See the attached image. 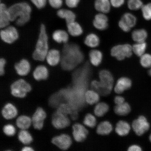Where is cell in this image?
Masks as SVG:
<instances>
[{
  "instance_id": "cell-49",
  "label": "cell",
  "mask_w": 151,
  "mask_h": 151,
  "mask_svg": "<svg viewBox=\"0 0 151 151\" xmlns=\"http://www.w3.org/2000/svg\"><path fill=\"white\" fill-rule=\"evenodd\" d=\"M114 102L116 105L121 104L124 102V99L121 96H117L114 99Z\"/></svg>"
},
{
  "instance_id": "cell-27",
  "label": "cell",
  "mask_w": 151,
  "mask_h": 151,
  "mask_svg": "<svg viewBox=\"0 0 151 151\" xmlns=\"http://www.w3.org/2000/svg\"><path fill=\"white\" fill-rule=\"evenodd\" d=\"M147 37L148 33L146 30L143 29L134 30L132 34V39L137 42H145Z\"/></svg>"
},
{
  "instance_id": "cell-54",
  "label": "cell",
  "mask_w": 151,
  "mask_h": 151,
  "mask_svg": "<svg viewBox=\"0 0 151 151\" xmlns=\"http://www.w3.org/2000/svg\"><path fill=\"white\" fill-rule=\"evenodd\" d=\"M148 73L149 76L151 77V67L150 68V69L149 70Z\"/></svg>"
},
{
  "instance_id": "cell-16",
  "label": "cell",
  "mask_w": 151,
  "mask_h": 151,
  "mask_svg": "<svg viewBox=\"0 0 151 151\" xmlns=\"http://www.w3.org/2000/svg\"><path fill=\"white\" fill-rule=\"evenodd\" d=\"M11 22L8 8L4 4H0V28L1 29L9 25Z\"/></svg>"
},
{
  "instance_id": "cell-43",
  "label": "cell",
  "mask_w": 151,
  "mask_h": 151,
  "mask_svg": "<svg viewBox=\"0 0 151 151\" xmlns=\"http://www.w3.org/2000/svg\"><path fill=\"white\" fill-rule=\"evenodd\" d=\"M37 8L42 9L45 6L47 3V0H30Z\"/></svg>"
},
{
  "instance_id": "cell-33",
  "label": "cell",
  "mask_w": 151,
  "mask_h": 151,
  "mask_svg": "<svg viewBox=\"0 0 151 151\" xmlns=\"http://www.w3.org/2000/svg\"><path fill=\"white\" fill-rule=\"evenodd\" d=\"M109 106L107 104L101 102L98 103L94 108V113L98 117H102L108 112Z\"/></svg>"
},
{
  "instance_id": "cell-35",
  "label": "cell",
  "mask_w": 151,
  "mask_h": 151,
  "mask_svg": "<svg viewBox=\"0 0 151 151\" xmlns=\"http://www.w3.org/2000/svg\"><path fill=\"white\" fill-rule=\"evenodd\" d=\"M147 47V43L145 42H137L132 47L133 51L137 56L141 57L145 54Z\"/></svg>"
},
{
  "instance_id": "cell-46",
  "label": "cell",
  "mask_w": 151,
  "mask_h": 151,
  "mask_svg": "<svg viewBox=\"0 0 151 151\" xmlns=\"http://www.w3.org/2000/svg\"><path fill=\"white\" fill-rule=\"evenodd\" d=\"M80 0H65L67 6L70 8H74L78 6Z\"/></svg>"
},
{
  "instance_id": "cell-37",
  "label": "cell",
  "mask_w": 151,
  "mask_h": 151,
  "mask_svg": "<svg viewBox=\"0 0 151 151\" xmlns=\"http://www.w3.org/2000/svg\"><path fill=\"white\" fill-rule=\"evenodd\" d=\"M84 124L85 125L90 128H93L97 124V120L95 117L91 114L86 115L84 119Z\"/></svg>"
},
{
  "instance_id": "cell-20",
  "label": "cell",
  "mask_w": 151,
  "mask_h": 151,
  "mask_svg": "<svg viewBox=\"0 0 151 151\" xmlns=\"http://www.w3.org/2000/svg\"><path fill=\"white\" fill-rule=\"evenodd\" d=\"M1 114L3 117L6 119H11L16 116L17 111L12 104L7 103L2 109Z\"/></svg>"
},
{
  "instance_id": "cell-50",
  "label": "cell",
  "mask_w": 151,
  "mask_h": 151,
  "mask_svg": "<svg viewBox=\"0 0 151 151\" xmlns=\"http://www.w3.org/2000/svg\"><path fill=\"white\" fill-rule=\"evenodd\" d=\"M142 150L140 146L137 145H132L128 149V150L130 151H142Z\"/></svg>"
},
{
  "instance_id": "cell-3",
  "label": "cell",
  "mask_w": 151,
  "mask_h": 151,
  "mask_svg": "<svg viewBox=\"0 0 151 151\" xmlns=\"http://www.w3.org/2000/svg\"><path fill=\"white\" fill-rule=\"evenodd\" d=\"M46 26L42 24L40 27L38 37L32 55L33 60L37 61H45L49 50Z\"/></svg>"
},
{
  "instance_id": "cell-23",
  "label": "cell",
  "mask_w": 151,
  "mask_h": 151,
  "mask_svg": "<svg viewBox=\"0 0 151 151\" xmlns=\"http://www.w3.org/2000/svg\"><path fill=\"white\" fill-rule=\"evenodd\" d=\"M111 5L110 0H96L94 3L96 10L105 14L110 11Z\"/></svg>"
},
{
  "instance_id": "cell-30",
  "label": "cell",
  "mask_w": 151,
  "mask_h": 151,
  "mask_svg": "<svg viewBox=\"0 0 151 151\" xmlns=\"http://www.w3.org/2000/svg\"><path fill=\"white\" fill-rule=\"evenodd\" d=\"M100 42L99 37L94 33H90L85 39V44L91 48H95L99 46Z\"/></svg>"
},
{
  "instance_id": "cell-9",
  "label": "cell",
  "mask_w": 151,
  "mask_h": 151,
  "mask_svg": "<svg viewBox=\"0 0 151 151\" xmlns=\"http://www.w3.org/2000/svg\"><path fill=\"white\" fill-rule=\"evenodd\" d=\"M52 142L61 150H66L71 146L72 140L69 135L62 134L53 138Z\"/></svg>"
},
{
  "instance_id": "cell-36",
  "label": "cell",
  "mask_w": 151,
  "mask_h": 151,
  "mask_svg": "<svg viewBox=\"0 0 151 151\" xmlns=\"http://www.w3.org/2000/svg\"><path fill=\"white\" fill-rule=\"evenodd\" d=\"M121 19L131 28L134 27L137 24L136 17L131 13H125L123 15Z\"/></svg>"
},
{
  "instance_id": "cell-51",
  "label": "cell",
  "mask_w": 151,
  "mask_h": 151,
  "mask_svg": "<svg viewBox=\"0 0 151 151\" xmlns=\"http://www.w3.org/2000/svg\"><path fill=\"white\" fill-rule=\"evenodd\" d=\"M71 117L73 120H76L78 118V113L76 111H72V112L70 114Z\"/></svg>"
},
{
  "instance_id": "cell-29",
  "label": "cell",
  "mask_w": 151,
  "mask_h": 151,
  "mask_svg": "<svg viewBox=\"0 0 151 151\" xmlns=\"http://www.w3.org/2000/svg\"><path fill=\"white\" fill-rule=\"evenodd\" d=\"M32 123L31 119L25 116H19L17 119L16 124L17 126L21 129L26 130L29 128Z\"/></svg>"
},
{
  "instance_id": "cell-2",
  "label": "cell",
  "mask_w": 151,
  "mask_h": 151,
  "mask_svg": "<svg viewBox=\"0 0 151 151\" xmlns=\"http://www.w3.org/2000/svg\"><path fill=\"white\" fill-rule=\"evenodd\" d=\"M8 9L11 22H15L17 26H23L31 19V7L26 2L15 3Z\"/></svg>"
},
{
  "instance_id": "cell-44",
  "label": "cell",
  "mask_w": 151,
  "mask_h": 151,
  "mask_svg": "<svg viewBox=\"0 0 151 151\" xmlns=\"http://www.w3.org/2000/svg\"><path fill=\"white\" fill-rule=\"evenodd\" d=\"M49 4L53 8L59 9L63 4V0H48Z\"/></svg>"
},
{
  "instance_id": "cell-28",
  "label": "cell",
  "mask_w": 151,
  "mask_h": 151,
  "mask_svg": "<svg viewBox=\"0 0 151 151\" xmlns=\"http://www.w3.org/2000/svg\"><path fill=\"white\" fill-rule=\"evenodd\" d=\"M112 129V126L110 122L108 121H104L100 123L98 125L97 132L100 135H107L111 133Z\"/></svg>"
},
{
  "instance_id": "cell-14",
  "label": "cell",
  "mask_w": 151,
  "mask_h": 151,
  "mask_svg": "<svg viewBox=\"0 0 151 151\" xmlns=\"http://www.w3.org/2000/svg\"><path fill=\"white\" fill-rule=\"evenodd\" d=\"M61 58V54L59 51L52 49L49 50L45 60L49 65L54 67L60 63Z\"/></svg>"
},
{
  "instance_id": "cell-24",
  "label": "cell",
  "mask_w": 151,
  "mask_h": 151,
  "mask_svg": "<svg viewBox=\"0 0 151 151\" xmlns=\"http://www.w3.org/2000/svg\"><path fill=\"white\" fill-rule=\"evenodd\" d=\"M131 127L128 122L124 121H120L116 124V131L120 136H125L128 134Z\"/></svg>"
},
{
  "instance_id": "cell-13",
  "label": "cell",
  "mask_w": 151,
  "mask_h": 151,
  "mask_svg": "<svg viewBox=\"0 0 151 151\" xmlns=\"http://www.w3.org/2000/svg\"><path fill=\"white\" fill-rule=\"evenodd\" d=\"M14 69L19 75L25 76L31 70V64L27 60L23 58L15 64Z\"/></svg>"
},
{
  "instance_id": "cell-40",
  "label": "cell",
  "mask_w": 151,
  "mask_h": 151,
  "mask_svg": "<svg viewBox=\"0 0 151 151\" xmlns=\"http://www.w3.org/2000/svg\"><path fill=\"white\" fill-rule=\"evenodd\" d=\"M143 17L145 20H151V3L143 5L141 8Z\"/></svg>"
},
{
  "instance_id": "cell-22",
  "label": "cell",
  "mask_w": 151,
  "mask_h": 151,
  "mask_svg": "<svg viewBox=\"0 0 151 151\" xmlns=\"http://www.w3.org/2000/svg\"><path fill=\"white\" fill-rule=\"evenodd\" d=\"M67 24L68 33L72 36L77 37L82 35V28L78 22L74 21Z\"/></svg>"
},
{
  "instance_id": "cell-6",
  "label": "cell",
  "mask_w": 151,
  "mask_h": 151,
  "mask_svg": "<svg viewBox=\"0 0 151 151\" xmlns=\"http://www.w3.org/2000/svg\"><path fill=\"white\" fill-rule=\"evenodd\" d=\"M133 49L129 44L119 45L113 47L111 51V55L116 59L122 61L126 58H130L132 55Z\"/></svg>"
},
{
  "instance_id": "cell-41",
  "label": "cell",
  "mask_w": 151,
  "mask_h": 151,
  "mask_svg": "<svg viewBox=\"0 0 151 151\" xmlns=\"http://www.w3.org/2000/svg\"><path fill=\"white\" fill-rule=\"evenodd\" d=\"M72 110L69 105L62 104L58 107L56 112L68 116V115H70Z\"/></svg>"
},
{
  "instance_id": "cell-42",
  "label": "cell",
  "mask_w": 151,
  "mask_h": 151,
  "mask_svg": "<svg viewBox=\"0 0 151 151\" xmlns=\"http://www.w3.org/2000/svg\"><path fill=\"white\" fill-rule=\"evenodd\" d=\"M3 131L8 136H12L16 133V129L12 124H7L3 128Z\"/></svg>"
},
{
  "instance_id": "cell-7",
  "label": "cell",
  "mask_w": 151,
  "mask_h": 151,
  "mask_svg": "<svg viewBox=\"0 0 151 151\" xmlns=\"http://www.w3.org/2000/svg\"><path fill=\"white\" fill-rule=\"evenodd\" d=\"M1 39L7 44H11L17 40L19 34L17 29L14 26L9 25L2 28L0 32Z\"/></svg>"
},
{
  "instance_id": "cell-17",
  "label": "cell",
  "mask_w": 151,
  "mask_h": 151,
  "mask_svg": "<svg viewBox=\"0 0 151 151\" xmlns=\"http://www.w3.org/2000/svg\"><path fill=\"white\" fill-rule=\"evenodd\" d=\"M132 86V82L129 78L122 77L119 79L114 88L116 93L121 94L126 90L129 89Z\"/></svg>"
},
{
  "instance_id": "cell-34",
  "label": "cell",
  "mask_w": 151,
  "mask_h": 151,
  "mask_svg": "<svg viewBox=\"0 0 151 151\" xmlns=\"http://www.w3.org/2000/svg\"><path fill=\"white\" fill-rule=\"evenodd\" d=\"M19 140L24 145L29 144L33 141L30 133L25 130H22L18 134Z\"/></svg>"
},
{
  "instance_id": "cell-4",
  "label": "cell",
  "mask_w": 151,
  "mask_h": 151,
  "mask_svg": "<svg viewBox=\"0 0 151 151\" xmlns=\"http://www.w3.org/2000/svg\"><path fill=\"white\" fill-rule=\"evenodd\" d=\"M31 86L23 79H19L15 81L11 86V93L14 97L24 98L28 92L31 91Z\"/></svg>"
},
{
  "instance_id": "cell-38",
  "label": "cell",
  "mask_w": 151,
  "mask_h": 151,
  "mask_svg": "<svg viewBox=\"0 0 151 151\" xmlns=\"http://www.w3.org/2000/svg\"><path fill=\"white\" fill-rule=\"evenodd\" d=\"M141 0H128L127 5L128 8L131 10H137L141 9L143 6Z\"/></svg>"
},
{
  "instance_id": "cell-31",
  "label": "cell",
  "mask_w": 151,
  "mask_h": 151,
  "mask_svg": "<svg viewBox=\"0 0 151 151\" xmlns=\"http://www.w3.org/2000/svg\"><path fill=\"white\" fill-rule=\"evenodd\" d=\"M114 110L116 114L124 116L128 115L131 112V107L129 104L124 102L121 104L116 105L114 107Z\"/></svg>"
},
{
  "instance_id": "cell-1",
  "label": "cell",
  "mask_w": 151,
  "mask_h": 151,
  "mask_svg": "<svg viewBox=\"0 0 151 151\" xmlns=\"http://www.w3.org/2000/svg\"><path fill=\"white\" fill-rule=\"evenodd\" d=\"M61 61L62 69L69 71L75 69L82 63L84 59V55L79 45L74 43H67L62 49Z\"/></svg>"
},
{
  "instance_id": "cell-8",
  "label": "cell",
  "mask_w": 151,
  "mask_h": 151,
  "mask_svg": "<svg viewBox=\"0 0 151 151\" xmlns=\"http://www.w3.org/2000/svg\"><path fill=\"white\" fill-rule=\"evenodd\" d=\"M53 126L57 129H63L69 126L70 121L67 116L57 112L53 115L52 118Z\"/></svg>"
},
{
  "instance_id": "cell-11",
  "label": "cell",
  "mask_w": 151,
  "mask_h": 151,
  "mask_svg": "<svg viewBox=\"0 0 151 151\" xmlns=\"http://www.w3.org/2000/svg\"><path fill=\"white\" fill-rule=\"evenodd\" d=\"M73 136L75 141L81 142L86 139L88 134V130L80 124H76L73 126Z\"/></svg>"
},
{
  "instance_id": "cell-47",
  "label": "cell",
  "mask_w": 151,
  "mask_h": 151,
  "mask_svg": "<svg viewBox=\"0 0 151 151\" xmlns=\"http://www.w3.org/2000/svg\"><path fill=\"white\" fill-rule=\"evenodd\" d=\"M111 5L115 8L122 6L124 4L125 0H110Z\"/></svg>"
},
{
  "instance_id": "cell-5",
  "label": "cell",
  "mask_w": 151,
  "mask_h": 151,
  "mask_svg": "<svg viewBox=\"0 0 151 151\" xmlns=\"http://www.w3.org/2000/svg\"><path fill=\"white\" fill-rule=\"evenodd\" d=\"M132 127L136 134L142 137L150 131L151 125L147 117L141 115L133 121Z\"/></svg>"
},
{
  "instance_id": "cell-15",
  "label": "cell",
  "mask_w": 151,
  "mask_h": 151,
  "mask_svg": "<svg viewBox=\"0 0 151 151\" xmlns=\"http://www.w3.org/2000/svg\"><path fill=\"white\" fill-rule=\"evenodd\" d=\"M108 18L104 13H101L96 15L93 21V25L97 29L103 31L108 27Z\"/></svg>"
},
{
  "instance_id": "cell-19",
  "label": "cell",
  "mask_w": 151,
  "mask_h": 151,
  "mask_svg": "<svg viewBox=\"0 0 151 151\" xmlns=\"http://www.w3.org/2000/svg\"><path fill=\"white\" fill-rule=\"evenodd\" d=\"M52 38L55 42L58 43H68L69 40V33L63 29H57L53 32Z\"/></svg>"
},
{
  "instance_id": "cell-48",
  "label": "cell",
  "mask_w": 151,
  "mask_h": 151,
  "mask_svg": "<svg viewBox=\"0 0 151 151\" xmlns=\"http://www.w3.org/2000/svg\"><path fill=\"white\" fill-rule=\"evenodd\" d=\"M6 60L4 58L0 59V75L3 76L5 73V67L6 65Z\"/></svg>"
},
{
  "instance_id": "cell-25",
  "label": "cell",
  "mask_w": 151,
  "mask_h": 151,
  "mask_svg": "<svg viewBox=\"0 0 151 151\" xmlns=\"http://www.w3.org/2000/svg\"><path fill=\"white\" fill-rule=\"evenodd\" d=\"M89 56L91 63L94 66L99 65L102 61L103 55L99 50H95L91 51Z\"/></svg>"
},
{
  "instance_id": "cell-39",
  "label": "cell",
  "mask_w": 151,
  "mask_h": 151,
  "mask_svg": "<svg viewBox=\"0 0 151 151\" xmlns=\"http://www.w3.org/2000/svg\"><path fill=\"white\" fill-rule=\"evenodd\" d=\"M140 63L142 67L146 68L151 67V55L144 54L140 57Z\"/></svg>"
},
{
  "instance_id": "cell-52",
  "label": "cell",
  "mask_w": 151,
  "mask_h": 151,
  "mask_svg": "<svg viewBox=\"0 0 151 151\" xmlns=\"http://www.w3.org/2000/svg\"><path fill=\"white\" fill-rule=\"evenodd\" d=\"M34 150L32 148L29 147H24L22 150V151H33Z\"/></svg>"
},
{
  "instance_id": "cell-45",
  "label": "cell",
  "mask_w": 151,
  "mask_h": 151,
  "mask_svg": "<svg viewBox=\"0 0 151 151\" xmlns=\"http://www.w3.org/2000/svg\"><path fill=\"white\" fill-rule=\"evenodd\" d=\"M119 26L123 31L126 32H128L130 31L131 28L127 25L122 19L119 22Z\"/></svg>"
},
{
  "instance_id": "cell-32",
  "label": "cell",
  "mask_w": 151,
  "mask_h": 151,
  "mask_svg": "<svg viewBox=\"0 0 151 151\" xmlns=\"http://www.w3.org/2000/svg\"><path fill=\"white\" fill-rule=\"evenodd\" d=\"M85 97L86 102L90 105L97 103L100 99L99 94L92 90L88 91L85 94Z\"/></svg>"
},
{
  "instance_id": "cell-53",
  "label": "cell",
  "mask_w": 151,
  "mask_h": 151,
  "mask_svg": "<svg viewBox=\"0 0 151 151\" xmlns=\"http://www.w3.org/2000/svg\"><path fill=\"white\" fill-rule=\"evenodd\" d=\"M146 134L148 135L149 139L150 142L151 143V130L150 131L148 132Z\"/></svg>"
},
{
  "instance_id": "cell-26",
  "label": "cell",
  "mask_w": 151,
  "mask_h": 151,
  "mask_svg": "<svg viewBox=\"0 0 151 151\" xmlns=\"http://www.w3.org/2000/svg\"><path fill=\"white\" fill-rule=\"evenodd\" d=\"M91 88L92 90L97 92L99 95L103 96L109 95L111 91L104 86L100 81L94 80L92 81L91 83Z\"/></svg>"
},
{
  "instance_id": "cell-10",
  "label": "cell",
  "mask_w": 151,
  "mask_h": 151,
  "mask_svg": "<svg viewBox=\"0 0 151 151\" xmlns=\"http://www.w3.org/2000/svg\"><path fill=\"white\" fill-rule=\"evenodd\" d=\"M46 117V113L44 110L41 107L38 108L34 113L31 119L34 128L38 130L42 129Z\"/></svg>"
},
{
  "instance_id": "cell-21",
  "label": "cell",
  "mask_w": 151,
  "mask_h": 151,
  "mask_svg": "<svg viewBox=\"0 0 151 151\" xmlns=\"http://www.w3.org/2000/svg\"><path fill=\"white\" fill-rule=\"evenodd\" d=\"M57 15L58 17L65 19L67 24L75 21L76 19L75 13L68 9H60L57 12Z\"/></svg>"
},
{
  "instance_id": "cell-18",
  "label": "cell",
  "mask_w": 151,
  "mask_h": 151,
  "mask_svg": "<svg viewBox=\"0 0 151 151\" xmlns=\"http://www.w3.org/2000/svg\"><path fill=\"white\" fill-rule=\"evenodd\" d=\"M33 75L34 78L36 80L40 81L46 80L49 76L48 69L44 65H39L36 67Z\"/></svg>"
},
{
  "instance_id": "cell-12",
  "label": "cell",
  "mask_w": 151,
  "mask_h": 151,
  "mask_svg": "<svg viewBox=\"0 0 151 151\" xmlns=\"http://www.w3.org/2000/svg\"><path fill=\"white\" fill-rule=\"evenodd\" d=\"M100 82L108 89L112 90L114 83V78L110 72L106 70H103L99 73Z\"/></svg>"
}]
</instances>
